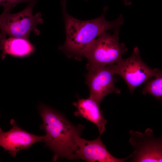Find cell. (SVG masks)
<instances>
[{
    "label": "cell",
    "instance_id": "obj_4",
    "mask_svg": "<svg viewBox=\"0 0 162 162\" xmlns=\"http://www.w3.org/2000/svg\"><path fill=\"white\" fill-rule=\"evenodd\" d=\"M37 2L29 3L24 10L16 13L12 14L10 10L9 11L0 25L1 32L9 36L26 39L32 31L39 35L40 31L37 26L42 23L43 20L41 13L35 15L33 14L34 7Z\"/></svg>",
    "mask_w": 162,
    "mask_h": 162
},
{
    "label": "cell",
    "instance_id": "obj_13",
    "mask_svg": "<svg viewBox=\"0 0 162 162\" xmlns=\"http://www.w3.org/2000/svg\"><path fill=\"white\" fill-rule=\"evenodd\" d=\"M34 1H38V0H0V5L3 6L4 7H9L12 8L16 6L17 4L20 3H29Z\"/></svg>",
    "mask_w": 162,
    "mask_h": 162
},
{
    "label": "cell",
    "instance_id": "obj_17",
    "mask_svg": "<svg viewBox=\"0 0 162 162\" xmlns=\"http://www.w3.org/2000/svg\"></svg>",
    "mask_w": 162,
    "mask_h": 162
},
{
    "label": "cell",
    "instance_id": "obj_9",
    "mask_svg": "<svg viewBox=\"0 0 162 162\" xmlns=\"http://www.w3.org/2000/svg\"><path fill=\"white\" fill-rule=\"evenodd\" d=\"M10 122L12 127L9 131L4 132L0 128V146L13 157L16 156L18 151L28 149L44 138V135H36L22 129L14 119H11Z\"/></svg>",
    "mask_w": 162,
    "mask_h": 162
},
{
    "label": "cell",
    "instance_id": "obj_5",
    "mask_svg": "<svg viewBox=\"0 0 162 162\" xmlns=\"http://www.w3.org/2000/svg\"><path fill=\"white\" fill-rule=\"evenodd\" d=\"M113 67L116 74L124 80L130 93L136 87L154 77L160 70L150 68L142 61L137 47L134 48L129 57L122 58L114 64Z\"/></svg>",
    "mask_w": 162,
    "mask_h": 162
},
{
    "label": "cell",
    "instance_id": "obj_14",
    "mask_svg": "<svg viewBox=\"0 0 162 162\" xmlns=\"http://www.w3.org/2000/svg\"><path fill=\"white\" fill-rule=\"evenodd\" d=\"M9 9L10 8H4L3 13L0 15V25Z\"/></svg>",
    "mask_w": 162,
    "mask_h": 162
},
{
    "label": "cell",
    "instance_id": "obj_3",
    "mask_svg": "<svg viewBox=\"0 0 162 162\" xmlns=\"http://www.w3.org/2000/svg\"><path fill=\"white\" fill-rule=\"evenodd\" d=\"M112 34L105 32L98 36L86 51L83 57L88 60L87 69L116 64L122 59L127 49L119 42V29Z\"/></svg>",
    "mask_w": 162,
    "mask_h": 162
},
{
    "label": "cell",
    "instance_id": "obj_8",
    "mask_svg": "<svg viewBox=\"0 0 162 162\" xmlns=\"http://www.w3.org/2000/svg\"><path fill=\"white\" fill-rule=\"evenodd\" d=\"M100 136L91 141L82 138L80 136H76V159H82L88 162H124L131 158V154L124 158H117L112 155L103 143Z\"/></svg>",
    "mask_w": 162,
    "mask_h": 162
},
{
    "label": "cell",
    "instance_id": "obj_7",
    "mask_svg": "<svg viewBox=\"0 0 162 162\" xmlns=\"http://www.w3.org/2000/svg\"><path fill=\"white\" fill-rule=\"evenodd\" d=\"M88 70L86 81L90 91L89 98L99 105L107 95L121 93V91L115 85L116 79L113 64L93 67Z\"/></svg>",
    "mask_w": 162,
    "mask_h": 162
},
{
    "label": "cell",
    "instance_id": "obj_6",
    "mask_svg": "<svg viewBox=\"0 0 162 162\" xmlns=\"http://www.w3.org/2000/svg\"><path fill=\"white\" fill-rule=\"evenodd\" d=\"M129 134L131 137L129 142L134 149L130 161H162L161 137H155L150 128L146 129L144 133L131 130Z\"/></svg>",
    "mask_w": 162,
    "mask_h": 162
},
{
    "label": "cell",
    "instance_id": "obj_11",
    "mask_svg": "<svg viewBox=\"0 0 162 162\" xmlns=\"http://www.w3.org/2000/svg\"><path fill=\"white\" fill-rule=\"evenodd\" d=\"M4 33L0 32V50L1 57L4 59L9 55L18 57H23L32 53L35 48L28 39L9 36Z\"/></svg>",
    "mask_w": 162,
    "mask_h": 162
},
{
    "label": "cell",
    "instance_id": "obj_15",
    "mask_svg": "<svg viewBox=\"0 0 162 162\" xmlns=\"http://www.w3.org/2000/svg\"><path fill=\"white\" fill-rule=\"evenodd\" d=\"M124 4L126 6H128L131 4V3L128 0H123Z\"/></svg>",
    "mask_w": 162,
    "mask_h": 162
},
{
    "label": "cell",
    "instance_id": "obj_2",
    "mask_svg": "<svg viewBox=\"0 0 162 162\" xmlns=\"http://www.w3.org/2000/svg\"><path fill=\"white\" fill-rule=\"evenodd\" d=\"M43 124L41 129L46 132L43 141L54 153V161L59 158L76 159L75 136H80L83 126H75L63 116L50 107L43 104L38 107Z\"/></svg>",
    "mask_w": 162,
    "mask_h": 162
},
{
    "label": "cell",
    "instance_id": "obj_12",
    "mask_svg": "<svg viewBox=\"0 0 162 162\" xmlns=\"http://www.w3.org/2000/svg\"><path fill=\"white\" fill-rule=\"evenodd\" d=\"M159 70L154 79L149 80L142 90L144 94H149L157 99L161 100L162 98V73Z\"/></svg>",
    "mask_w": 162,
    "mask_h": 162
},
{
    "label": "cell",
    "instance_id": "obj_1",
    "mask_svg": "<svg viewBox=\"0 0 162 162\" xmlns=\"http://www.w3.org/2000/svg\"><path fill=\"white\" fill-rule=\"evenodd\" d=\"M61 2L66 39L59 49L69 58L81 59L98 36L108 30L118 28L123 23L122 15L114 20H107L105 16L107 9L106 8L102 14L98 18L86 21L78 20L67 13L65 0H61Z\"/></svg>",
    "mask_w": 162,
    "mask_h": 162
},
{
    "label": "cell",
    "instance_id": "obj_16",
    "mask_svg": "<svg viewBox=\"0 0 162 162\" xmlns=\"http://www.w3.org/2000/svg\"><path fill=\"white\" fill-rule=\"evenodd\" d=\"M85 0L87 1V0Z\"/></svg>",
    "mask_w": 162,
    "mask_h": 162
},
{
    "label": "cell",
    "instance_id": "obj_10",
    "mask_svg": "<svg viewBox=\"0 0 162 162\" xmlns=\"http://www.w3.org/2000/svg\"><path fill=\"white\" fill-rule=\"evenodd\" d=\"M73 104L77 109L74 115L80 116L94 123L98 127L101 135L105 130L107 121L100 109V105L89 98L79 99L77 102H74Z\"/></svg>",
    "mask_w": 162,
    "mask_h": 162
}]
</instances>
